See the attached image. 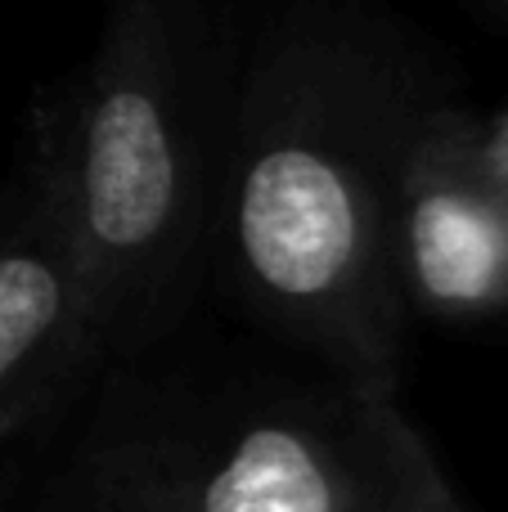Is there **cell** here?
<instances>
[{"label": "cell", "mask_w": 508, "mask_h": 512, "mask_svg": "<svg viewBox=\"0 0 508 512\" xmlns=\"http://www.w3.org/2000/svg\"><path fill=\"white\" fill-rule=\"evenodd\" d=\"M477 153H482L486 171L508 185V104L495 117H477Z\"/></svg>", "instance_id": "cell-6"}, {"label": "cell", "mask_w": 508, "mask_h": 512, "mask_svg": "<svg viewBox=\"0 0 508 512\" xmlns=\"http://www.w3.org/2000/svg\"><path fill=\"white\" fill-rule=\"evenodd\" d=\"M392 274L410 315H508V185L477 153V113L437 95L392 189Z\"/></svg>", "instance_id": "cell-4"}, {"label": "cell", "mask_w": 508, "mask_h": 512, "mask_svg": "<svg viewBox=\"0 0 508 512\" xmlns=\"http://www.w3.org/2000/svg\"><path fill=\"white\" fill-rule=\"evenodd\" d=\"M95 364L86 256L50 176L27 149L0 216V445L77 400Z\"/></svg>", "instance_id": "cell-5"}, {"label": "cell", "mask_w": 508, "mask_h": 512, "mask_svg": "<svg viewBox=\"0 0 508 512\" xmlns=\"http://www.w3.org/2000/svg\"><path fill=\"white\" fill-rule=\"evenodd\" d=\"M234 315V310H230ZM113 351L45 504L113 512H459L401 387L252 319Z\"/></svg>", "instance_id": "cell-2"}, {"label": "cell", "mask_w": 508, "mask_h": 512, "mask_svg": "<svg viewBox=\"0 0 508 512\" xmlns=\"http://www.w3.org/2000/svg\"><path fill=\"white\" fill-rule=\"evenodd\" d=\"M450 81L378 0H257L207 301L401 387L392 189Z\"/></svg>", "instance_id": "cell-1"}, {"label": "cell", "mask_w": 508, "mask_h": 512, "mask_svg": "<svg viewBox=\"0 0 508 512\" xmlns=\"http://www.w3.org/2000/svg\"><path fill=\"white\" fill-rule=\"evenodd\" d=\"M257 0H108L32 153L95 288L99 360L180 324L212 288L234 99Z\"/></svg>", "instance_id": "cell-3"}]
</instances>
